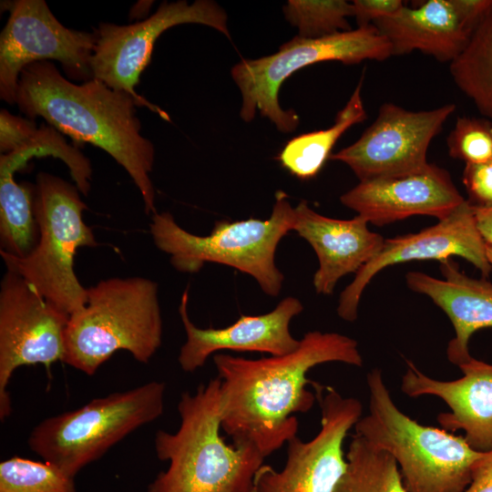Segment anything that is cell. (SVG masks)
<instances>
[{
	"label": "cell",
	"instance_id": "27",
	"mask_svg": "<svg viewBox=\"0 0 492 492\" xmlns=\"http://www.w3.org/2000/svg\"><path fill=\"white\" fill-rule=\"evenodd\" d=\"M74 478L46 461L13 456L0 463V492H76Z\"/></svg>",
	"mask_w": 492,
	"mask_h": 492
},
{
	"label": "cell",
	"instance_id": "5",
	"mask_svg": "<svg viewBox=\"0 0 492 492\" xmlns=\"http://www.w3.org/2000/svg\"><path fill=\"white\" fill-rule=\"evenodd\" d=\"M158 284L144 277L109 278L87 288L86 305L69 316L63 363L93 375L125 350L147 364L160 347Z\"/></svg>",
	"mask_w": 492,
	"mask_h": 492
},
{
	"label": "cell",
	"instance_id": "15",
	"mask_svg": "<svg viewBox=\"0 0 492 492\" xmlns=\"http://www.w3.org/2000/svg\"><path fill=\"white\" fill-rule=\"evenodd\" d=\"M459 256L487 278L491 266L486 242L477 227L472 206L466 200L449 216L416 233L384 239L377 254L363 266L342 292L337 306L339 317L354 322L358 317L361 296L371 280L383 269L411 261H439Z\"/></svg>",
	"mask_w": 492,
	"mask_h": 492
},
{
	"label": "cell",
	"instance_id": "36",
	"mask_svg": "<svg viewBox=\"0 0 492 492\" xmlns=\"http://www.w3.org/2000/svg\"><path fill=\"white\" fill-rule=\"evenodd\" d=\"M486 255L487 259L492 268V244L486 242Z\"/></svg>",
	"mask_w": 492,
	"mask_h": 492
},
{
	"label": "cell",
	"instance_id": "28",
	"mask_svg": "<svg viewBox=\"0 0 492 492\" xmlns=\"http://www.w3.org/2000/svg\"><path fill=\"white\" fill-rule=\"evenodd\" d=\"M283 12L286 19L298 27V36L302 38L352 30L347 17L353 16V5L343 0H290Z\"/></svg>",
	"mask_w": 492,
	"mask_h": 492
},
{
	"label": "cell",
	"instance_id": "26",
	"mask_svg": "<svg viewBox=\"0 0 492 492\" xmlns=\"http://www.w3.org/2000/svg\"><path fill=\"white\" fill-rule=\"evenodd\" d=\"M346 470L333 492H406L395 458L358 435L345 455Z\"/></svg>",
	"mask_w": 492,
	"mask_h": 492
},
{
	"label": "cell",
	"instance_id": "35",
	"mask_svg": "<svg viewBox=\"0 0 492 492\" xmlns=\"http://www.w3.org/2000/svg\"><path fill=\"white\" fill-rule=\"evenodd\" d=\"M153 2H149V1H143V2H138V4H136L132 9H131V13H133V16L134 17H141L143 16L144 15H146L148 13V11L149 10L151 5H152Z\"/></svg>",
	"mask_w": 492,
	"mask_h": 492
},
{
	"label": "cell",
	"instance_id": "1",
	"mask_svg": "<svg viewBox=\"0 0 492 492\" xmlns=\"http://www.w3.org/2000/svg\"><path fill=\"white\" fill-rule=\"evenodd\" d=\"M221 381V429L233 445H250L264 457L297 436L295 413L308 412L314 395L308 372L326 363L364 364L356 340L338 333L312 331L287 354L257 360L217 354Z\"/></svg>",
	"mask_w": 492,
	"mask_h": 492
},
{
	"label": "cell",
	"instance_id": "13",
	"mask_svg": "<svg viewBox=\"0 0 492 492\" xmlns=\"http://www.w3.org/2000/svg\"><path fill=\"white\" fill-rule=\"evenodd\" d=\"M321 429L307 442L297 436L287 442V459L277 471L262 465L255 476L257 492H333L343 477L347 460L343 442L349 430L363 416V405L344 397L333 387L319 385Z\"/></svg>",
	"mask_w": 492,
	"mask_h": 492
},
{
	"label": "cell",
	"instance_id": "10",
	"mask_svg": "<svg viewBox=\"0 0 492 492\" xmlns=\"http://www.w3.org/2000/svg\"><path fill=\"white\" fill-rule=\"evenodd\" d=\"M188 23L210 26L231 38L226 13L215 2H163L153 15L140 22L123 26L100 23L94 28L97 37L90 61L92 77L129 94L139 107H147L169 121L163 109L136 92V87L159 36L172 26Z\"/></svg>",
	"mask_w": 492,
	"mask_h": 492
},
{
	"label": "cell",
	"instance_id": "9",
	"mask_svg": "<svg viewBox=\"0 0 492 492\" xmlns=\"http://www.w3.org/2000/svg\"><path fill=\"white\" fill-rule=\"evenodd\" d=\"M392 56L386 38L373 25L318 38L296 36L278 52L258 59H243L231 73L242 96L241 118L249 122L257 110L282 132H292L299 124L293 110H284L278 100L282 84L295 71L325 61L358 64L384 61Z\"/></svg>",
	"mask_w": 492,
	"mask_h": 492
},
{
	"label": "cell",
	"instance_id": "2",
	"mask_svg": "<svg viewBox=\"0 0 492 492\" xmlns=\"http://www.w3.org/2000/svg\"><path fill=\"white\" fill-rule=\"evenodd\" d=\"M15 104L29 119L41 117L61 134L107 152L132 179L146 213H157L149 176L154 146L141 134L132 96L96 78L75 84L51 61H38L22 70Z\"/></svg>",
	"mask_w": 492,
	"mask_h": 492
},
{
	"label": "cell",
	"instance_id": "17",
	"mask_svg": "<svg viewBox=\"0 0 492 492\" xmlns=\"http://www.w3.org/2000/svg\"><path fill=\"white\" fill-rule=\"evenodd\" d=\"M189 288L181 295L179 313L186 333L178 361L184 372L191 373L221 350L259 352L281 356L295 351L300 340L290 332L292 318L303 310L295 297L283 298L271 312L261 315H241L223 328H200L188 314Z\"/></svg>",
	"mask_w": 492,
	"mask_h": 492
},
{
	"label": "cell",
	"instance_id": "23",
	"mask_svg": "<svg viewBox=\"0 0 492 492\" xmlns=\"http://www.w3.org/2000/svg\"><path fill=\"white\" fill-rule=\"evenodd\" d=\"M362 77L344 108L328 128L300 135L291 139L279 155L283 168L300 179L314 178L322 169L339 138L353 125L366 118L361 89Z\"/></svg>",
	"mask_w": 492,
	"mask_h": 492
},
{
	"label": "cell",
	"instance_id": "11",
	"mask_svg": "<svg viewBox=\"0 0 492 492\" xmlns=\"http://www.w3.org/2000/svg\"><path fill=\"white\" fill-rule=\"evenodd\" d=\"M7 23L0 35V98L15 104L22 70L38 61L56 60L66 76L78 81L92 77L90 61L97 42L95 31L63 26L44 0L8 2Z\"/></svg>",
	"mask_w": 492,
	"mask_h": 492
},
{
	"label": "cell",
	"instance_id": "33",
	"mask_svg": "<svg viewBox=\"0 0 492 492\" xmlns=\"http://www.w3.org/2000/svg\"><path fill=\"white\" fill-rule=\"evenodd\" d=\"M465 492H492V448L481 452L474 463L471 481Z\"/></svg>",
	"mask_w": 492,
	"mask_h": 492
},
{
	"label": "cell",
	"instance_id": "34",
	"mask_svg": "<svg viewBox=\"0 0 492 492\" xmlns=\"http://www.w3.org/2000/svg\"><path fill=\"white\" fill-rule=\"evenodd\" d=\"M472 208L479 233L485 242L492 244V206Z\"/></svg>",
	"mask_w": 492,
	"mask_h": 492
},
{
	"label": "cell",
	"instance_id": "6",
	"mask_svg": "<svg viewBox=\"0 0 492 492\" xmlns=\"http://www.w3.org/2000/svg\"><path fill=\"white\" fill-rule=\"evenodd\" d=\"M294 218V208L281 190L267 220H220L209 235L199 236L165 211L151 216L149 232L177 271L197 273L207 262L223 264L251 276L264 293L276 297L284 276L275 263V253L282 239L292 231Z\"/></svg>",
	"mask_w": 492,
	"mask_h": 492
},
{
	"label": "cell",
	"instance_id": "30",
	"mask_svg": "<svg viewBox=\"0 0 492 492\" xmlns=\"http://www.w3.org/2000/svg\"><path fill=\"white\" fill-rule=\"evenodd\" d=\"M462 181L470 205L492 206V159L480 164H466Z\"/></svg>",
	"mask_w": 492,
	"mask_h": 492
},
{
	"label": "cell",
	"instance_id": "3",
	"mask_svg": "<svg viewBox=\"0 0 492 492\" xmlns=\"http://www.w3.org/2000/svg\"><path fill=\"white\" fill-rule=\"evenodd\" d=\"M221 381L184 392L178 404L180 425L175 433L159 430L154 447L168 461L148 492H257L255 476L264 456L250 445H228L220 436Z\"/></svg>",
	"mask_w": 492,
	"mask_h": 492
},
{
	"label": "cell",
	"instance_id": "14",
	"mask_svg": "<svg viewBox=\"0 0 492 492\" xmlns=\"http://www.w3.org/2000/svg\"><path fill=\"white\" fill-rule=\"evenodd\" d=\"M455 110L452 103L420 111L384 103L359 139L330 159L347 165L360 181L418 170L428 164L429 145Z\"/></svg>",
	"mask_w": 492,
	"mask_h": 492
},
{
	"label": "cell",
	"instance_id": "4",
	"mask_svg": "<svg viewBox=\"0 0 492 492\" xmlns=\"http://www.w3.org/2000/svg\"><path fill=\"white\" fill-rule=\"evenodd\" d=\"M368 413L354 425L355 434L395 460L406 492H465L481 452L463 435L424 425L395 405L382 371L366 375Z\"/></svg>",
	"mask_w": 492,
	"mask_h": 492
},
{
	"label": "cell",
	"instance_id": "12",
	"mask_svg": "<svg viewBox=\"0 0 492 492\" xmlns=\"http://www.w3.org/2000/svg\"><path fill=\"white\" fill-rule=\"evenodd\" d=\"M69 316L18 273L7 270L0 283V418L11 414L7 385L23 365L63 362Z\"/></svg>",
	"mask_w": 492,
	"mask_h": 492
},
{
	"label": "cell",
	"instance_id": "24",
	"mask_svg": "<svg viewBox=\"0 0 492 492\" xmlns=\"http://www.w3.org/2000/svg\"><path fill=\"white\" fill-rule=\"evenodd\" d=\"M0 170V251L24 258L36 246L39 229L34 211V184L18 183Z\"/></svg>",
	"mask_w": 492,
	"mask_h": 492
},
{
	"label": "cell",
	"instance_id": "7",
	"mask_svg": "<svg viewBox=\"0 0 492 492\" xmlns=\"http://www.w3.org/2000/svg\"><path fill=\"white\" fill-rule=\"evenodd\" d=\"M79 192L76 185L39 172L34 184L38 242L24 258L0 251L7 270L21 275L68 316L80 311L87 300V288L74 271L75 255L80 247L97 246L92 230L83 220L87 207Z\"/></svg>",
	"mask_w": 492,
	"mask_h": 492
},
{
	"label": "cell",
	"instance_id": "31",
	"mask_svg": "<svg viewBox=\"0 0 492 492\" xmlns=\"http://www.w3.org/2000/svg\"><path fill=\"white\" fill-rule=\"evenodd\" d=\"M352 5L353 16L355 17L358 26H364L394 15L405 4L401 0H354Z\"/></svg>",
	"mask_w": 492,
	"mask_h": 492
},
{
	"label": "cell",
	"instance_id": "20",
	"mask_svg": "<svg viewBox=\"0 0 492 492\" xmlns=\"http://www.w3.org/2000/svg\"><path fill=\"white\" fill-rule=\"evenodd\" d=\"M440 271L444 279L409 272L405 281L410 290L429 297L449 318L455 336L446 355L458 366L471 357L470 337L478 330L492 328V283L483 277L467 276L451 259L440 261Z\"/></svg>",
	"mask_w": 492,
	"mask_h": 492
},
{
	"label": "cell",
	"instance_id": "16",
	"mask_svg": "<svg viewBox=\"0 0 492 492\" xmlns=\"http://www.w3.org/2000/svg\"><path fill=\"white\" fill-rule=\"evenodd\" d=\"M340 200L368 223L384 226L415 215L441 220L466 200L446 169L428 163L413 172L360 181Z\"/></svg>",
	"mask_w": 492,
	"mask_h": 492
},
{
	"label": "cell",
	"instance_id": "29",
	"mask_svg": "<svg viewBox=\"0 0 492 492\" xmlns=\"http://www.w3.org/2000/svg\"><path fill=\"white\" fill-rule=\"evenodd\" d=\"M451 158L466 164L492 159V121L487 118L459 117L446 139Z\"/></svg>",
	"mask_w": 492,
	"mask_h": 492
},
{
	"label": "cell",
	"instance_id": "32",
	"mask_svg": "<svg viewBox=\"0 0 492 492\" xmlns=\"http://www.w3.org/2000/svg\"><path fill=\"white\" fill-rule=\"evenodd\" d=\"M458 18L472 34L492 10V0H450Z\"/></svg>",
	"mask_w": 492,
	"mask_h": 492
},
{
	"label": "cell",
	"instance_id": "25",
	"mask_svg": "<svg viewBox=\"0 0 492 492\" xmlns=\"http://www.w3.org/2000/svg\"><path fill=\"white\" fill-rule=\"evenodd\" d=\"M449 69L456 87L492 121V10Z\"/></svg>",
	"mask_w": 492,
	"mask_h": 492
},
{
	"label": "cell",
	"instance_id": "21",
	"mask_svg": "<svg viewBox=\"0 0 492 492\" xmlns=\"http://www.w3.org/2000/svg\"><path fill=\"white\" fill-rule=\"evenodd\" d=\"M373 25L388 41L392 56L418 50L440 62L451 63L472 36L450 0H428L415 7L405 5L394 15Z\"/></svg>",
	"mask_w": 492,
	"mask_h": 492
},
{
	"label": "cell",
	"instance_id": "22",
	"mask_svg": "<svg viewBox=\"0 0 492 492\" xmlns=\"http://www.w3.org/2000/svg\"><path fill=\"white\" fill-rule=\"evenodd\" d=\"M0 169L15 173L33 158L53 157L67 167L80 193L87 196L91 188L90 160L50 125L39 128L32 119L0 111Z\"/></svg>",
	"mask_w": 492,
	"mask_h": 492
},
{
	"label": "cell",
	"instance_id": "18",
	"mask_svg": "<svg viewBox=\"0 0 492 492\" xmlns=\"http://www.w3.org/2000/svg\"><path fill=\"white\" fill-rule=\"evenodd\" d=\"M458 367L463 374L460 378L443 381L406 361L401 390L409 397L441 399L449 408L436 417L441 428L451 433L462 430L474 449L487 451L492 448V364L471 356Z\"/></svg>",
	"mask_w": 492,
	"mask_h": 492
},
{
	"label": "cell",
	"instance_id": "8",
	"mask_svg": "<svg viewBox=\"0 0 492 492\" xmlns=\"http://www.w3.org/2000/svg\"><path fill=\"white\" fill-rule=\"evenodd\" d=\"M166 384L151 381L130 390L92 399L47 417L28 436L30 449L67 475H76L164 410Z\"/></svg>",
	"mask_w": 492,
	"mask_h": 492
},
{
	"label": "cell",
	"instance_id": "19",
	"mask_svg": "<svg viewBox=\"0 0 492 492\" xmlns=\"http://www.w3.org/2000/svg\"><path fill=\"white\" fill-rule=\"evenodd\" d=\"M292 231L308 241L318 259L313 276L317 293L330 295L338 281L356 273L381 250L384 238L369 230L359 215L351 220L323 216L311 209L305 200L294 208Z\"/></svg>",
	"mask_w": 492,
	"mask_h": 492
}]
</instances>
